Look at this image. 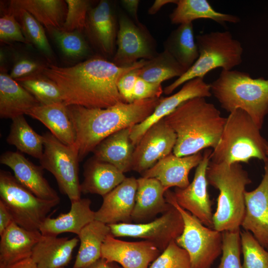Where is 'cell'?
<instances>
[{"mask_svg": "<svg viewBox=\"0 0 268 268\" xmlns=\"http://www.w3.org/2000/svg\"><path fill=\"white\" fill-rule=\"evenodd\" d=\"M44 151L39 159L41 166L55 178L60 191L70 202L80 200L78 150L76 144L67 145L50 132L43 134Z\"/></svg>", "mask_w": 268, "mask_h": 268, "instance_id": "30bf717a", "label": "cell"}, {"mask_svg": "<svg viewBox=\"0 0 268 268\" xmlns=\"http://www.w3.org/2000/svg\"><path fill=\"white\" fill-rule=\"evenodd\" d=\"M161 253L148 241H125L111 233L103 244L101 258L117 263L123 268H148Z\"/></svg>", "mask_w": 268, "mask_h": 268, "instance_id": "9a60e30c", "label": "cell"}, {"mask_svg": "<svg viewBox=\"0 0 268 268\" xmlns=\"http://www.w3.org/2000/svg\"><path fill=\"white\" fill-rule=\"evenodd\" d=\"M79 242L77 237L69 239L42 234L31 258L39 268H65L70 263Z\"/></svg>", "mask_w": 268, "mask_h": 268, "instance_id": "cb8c5ba5", "label": "cell"}, {"mask_svg": "<svg viewBox=\"0 0 268 268\" xmlns=\"http://www.w3.org/2000/svg\"><path fill=\"white\" fill-rule=\"evenodd\" d=\"M163 92L162 84L150 82L139 77L134 89V101L159 98Z\"/></svg>", "mask_w": 268, "mask_h": 268, "instance_id": "ee69618b", "label": "cell"}, {"mask_svg": "<svg viewBox=\"0 0 268 268\" xmlns=\"http://www.w3.org/2000/svg\"><path fill=\"white\" fill-rule=\"evenodd\" d=\"M186 70L167 51L164 50L139 68V77L152 83L162 84L165 80L182 76Z\"/></svg>", "mask_w": 268, "mask_h": 268, "instance_id": "e575fe53", "label": "cell"}, {"mask_svg": "<svg viewBox=\"0 0 268 268\" xmlns=\"http://www.w3.org/2000/svg\"><path fill=\"white\" fill-rule=\"evenodd\" d=\"M164 50L187 71L199 55L193 23L180 24L173 30L164 43Z\"/></svg>", "mask_w": 268, "mask_h": 268, "instance_id": "d6a6232c", "label": "cell"}, {"mask_svg": "<svg viewBox=\"0 0 268 268\" xmlns=\"http://www.w3.org/2000/svg\"><path fill=\"white\" fill-rule=\"evenodd\" d=\"M212 95L210 84L203 78L191 79L184 84L177 92L167 97H161L151 115L141 123L130 128V138L135 145L151 126L163 119L184 102L195 97H208Z\"/></svg>", "mask_w": 268, "mask_h": 268, "instance_id": "2e32d148", "label": "cell"}, {"mask_svg": "<svg viewBox=\"0 0 268 268\" xmlns=\"http://www.w3.org/2000/svg\"><path fill=\"white\" fill-rule=\"evenodd\" d=\"M0 236V268H8L31 257L42 234L39 231L25 229L13 222Z\"/></svg>", "mask_w": 268, "mask_h": 268, "instance_id": "7402d4cb", "label": "cell"}, {"mask_svg": "<svg viewBox=\"0 0 268 268\" xmlns=\"http://www.w3.org/2000/svg\"><path fill=\"white\" fill-rule=\"evenodd\" d=\"M202 157L203 154L201 152L182 157L172 153L143 172L141 175L143 177L157 179L166 191L172 187L185 188L190 184V171L198 166Z\"/></svg>", "mask_w": 268, "mask_h": 268, "instance_id": "ffe728a7", "label": "cell"}, {"mask_svg": "<svg viewBox=\"0 0 268 268\" xmlns=\"http://www.w3.org/2000/svg\"><path fill=\"white\" fill-rule=\"evenodd\" d=\"M30 93L40 105H47L63 102L57 85L42 72L15 79Z\"/></svg>", "mask_w": 268, "mask_h": 268, "instance_id": "d590c367", "label": "cell"}, {"mask_svg": "<svg viewBox=\"0 0 268 268\" xmlns=\"http://www.w3.org/2000/svg\"><path fill=\"white\" fill-rule=\"evenodd\" d=\"M149 268H191V265L187 252L173 241L151 264Z\"/></svg>", "mask_w": 268, "mask_h": 268, "instance_id": "60d3db41", "label": "cell"}, {"mask_svg": "<svg viewBox=\"0 0 268 268\" xmlns=\"http://www.w3.org/2000/svg\"><path fill=\"white\" fill-rule=\"evenodd\" d=\"M121 3L123 8L130 15V17L136 23H140L138 18V8L139 1L138 0H122Z\"/></svg>", "mask_w": 268, "mask_h": 268, "instance_id": "7dc6e473", "label": "cell"}, {"mask_svg": "<svg viewBox=\"0 0 268 268\" xmlns=\"http://www.w3.org/2000/svg\"><path fill=\"white\" fill-rule=\"evenodd\" d=\"M81 193L96 194L103 197L126 178L124 173L114 165L95 158L84 166Z\"/></svg>", "mask_w": 268, "mask_h": 268, "instance_id": "83f0119b", "label": "cell"}, {"mask_svg": "<svg viewBox=\"0 0 268 268\" xmlns=\"http://www.w3.org/2000/svg\"><path fill=\"white\" fill-rule=\"evenodd\" d=\"M131 70L119 80L118 88L123 101L126 103L134 102V92L136 81L139 77V68Z\"/></svg>", "mask_w": 268, "mask_h": 268, "instance_id": "bcb514c9", "label": "cell"}, {"mask_svg": "<svg viewBox=\"0 0 268 268\" xmlns=\"http://www.w3.org/2000/svg\"><path fill=\"white\" fill-rule=\"evenodd\" d=\"M263 161L265 172L261 183L254 190L245 192L241 226L268 250V156Z\"/></svg>", "mask_w": 268, "mask_h": 268, "instance_id": "e0dca14e", "label": "cell"}, {"mask_svg": "<svg viewBox=\"0 0 268 268\" xmlns=\"http://www.w3.org/2000/svg\"><path fill=\"white\" fill-rule=\"evenodd\" d=\"M91 200L87 198L71 202L68 212L55 218L47 217L41 225L40 232L48 236H58L65 232L78 235L84 227L95 220V211L91 208Z\"/></svg>", "mask_w": 268, "mask_h": 268, "instance_id": "d4e9b609", "label": "cell"}, {"mask_svg": "<svg viewBox=\"0 0 268 268\" xmlns=\"http://www.w3.org/2000/svg\"><path fill=\"white\" fill-rule=\"evenodd\" d=\"M85 29L103 54L114 55L118 31L114 10L109 1L100 0L95 7L90 8Z\"/></svg>", "mask_w": 268, "mask_h": 268, "instance_id": "44dd1931", "label": "cell"}, {"mask_svg": "<svg viewBox=\"0 0 268 268\" xmlns=\"http://www.w3.org/2000/svg\"><path fill=\"white\" fill-rule=\"evenodd\" d=\"M50 31L65 56L77 59L87 56L89 54V47L80 31L68 32L61 29H53Z\"/></svg>", "mask_w": 268, "mask_h": 268, "instance_id": "74e56055", "label": "cell"}, {"mask_svg": "<svg viewBox=\"0 0 268 268\" xmlns=\"http://www.w3.org/2000/svg\"></svg>", "mask_w": 268, "mask_h": 268, "instance_id": "11a10c76", "label": "cell"}, {"mask_svg": "<svg viewBox=\"0 0 268 268\" xmlns=\"http://www.w3.org/2000/svg\"><path fill=\"white\" fill-rule=\"evenodd\" d=\"M108 224L94 220L77 235L80 245L72 268H86L101 258L103 244L111 234Z\"/></svg>", "mask_w": 268, "mask_h": 268, "instance_id": "4dcf8cb0", "label": "cell"}, {"mask_svg": "<svg viewBox=\"0 0 268 268\" xmlns=\"http://www.w3.org/2000/svg\"><path fill=\"white\" fill-rule=\"evenodd\" d=\"M26 115L42 123L56 138L65 144H75V132L67 106L64 102L40 105L29 110Z\"/></svg>", "mask_w": 268, "mask_h": 268, "instance_id": "484cf974", "label": "cell"}, {"mask_svg": "<svg viewBox=\"0 0 268 268\" xmlns=\"http://www.w3.org/2000/svg\"><path fill=\"white\" fill-rule=\"evenodd\" d=\"M6 142L21 152L41 159L44 151V137L37 133L28 124L24 115L11 119Z\"/></svg>", "mask_w": 268, "mask_h": 268, "instance_id": "836d02e7", "label": "cell"}, {"mask_svg": "<svg viewBox=\"0 0 268 268\" xmlns=\"http://www.w3.org/2000/svg\"><path fill=\"white\" fill-rule=\"evenodd\" d=\"M206 177L208 184L219 191L213 228L221 232L240 228L245 213L246 187L252 183L248 172L240 163L209 161Z\"/></svg>", "mask_w": 268, "mask_h": 268, "instance_id": "277c9868", "label": "cell"}, {"mask_svg": "<svg viewBox=\"0 0 268 268\" xmlns=\"http://www.w3.org/2000/svg\"><path fill=\"white\" fill-rule=\"evenodd\" d=\"M176 134L173 153L182 157L203 149H214L220 139L226 118L204 97L189 99L163 118Z\"/></svg>", "mask_w": 268, "mask_h": 268, "instance_id": "3957f363", "label": "cell"}, {"mask_svg": "<svg viewBox=\"0 0 268 268\" xmlns=\"http://www.w3.org/2000/svg\"><path fill=\"white\" fill-rule=\"evenodd\" d=\"M176 134L162 119L144 133L135 145L132 170L142 173L160 160L172 153Z\"/></svg>", "mask_w": 268, "mask_h": 268, "instance_id": "4fadbf2b", "label": "cell"}, {"mask_svg": "<svg viewBox=\"0 0 268 268\" xmlns=\"http://www.w3.org/2000/svg\"><path fill=\"white\" fill-rule=\"evenodd\" d=\"M45 66L26 58H21L15 63L9 76L13 79L41 73Z\"/></svg>", "mask_w": 268, "mask_h": 268, "instance_id": "f6af8a7d", "label": "cell"}, {"mask_svg": "<svg viewBox=\"0 0 268 268\" xmlns=\"http://www.w3.org/2000/svg\"></svg>", "mask_w": 268, "mask_h": 268, "instance_id": "db71d44e", "label": "cell"}, {"mask_svg": "<svg viewBox=\"0 0 268 268\" xmlns=\"http://www.w3.org/2000/svg\"><path fill=\"white\" fill-rule=\"evenodd\" d=\"M9 8L25 10L49 30L61 29L67 12V3L61 0H12Z\"/></svg>", "mask_w": 268, "mask_h": 268, "instance_id": "1f68e13d", "label": "cell"}, {"mask_svg": "<svg viewBox=\"0 0 268 268\" xmlns=\"http://www.w3.org/2000/svg\"><path fill=\"white\" fill-rule=\"evenodd\" d=\"M260 130L245 111L237 109L230 113L210 161L231 164L248 163L253 158L264 161L268 157V141Z\"/></svg>", "mask_w": 268, "mask_h": 268, "instance_id": "8992f818", "label": "cell"}, {"mask_svg": "<svg viewBox=\"0 0 268 268\" xmlns=\"http://www.w3.org/2000/svg\"><path fill=\"white\" fill-rule=\"evenodd\" d=\"M166 201L181 213L184 222L181 234L175 240L188 253L191 268H210L222 254V232L203 225L197 217L181 207L176 201L173 192L166 191Z\"/></svg>", "mask_w": 268, "mask_h": 268, "instance_id": "ba28073f", "label": "cell"}, {"mask_svg": "<svg viewBox=\"0 0 268 268\" xmlns=\"http://www.w3.org/2000/svg\"><path fill=\"white\" fill-rule=\"evenodd\" d=\"M146 60L127 66L95 58L69 67L46 66L42 73L58 86L66 106L106 108L124 102L118 88L120 79L129 71L141 67Z\"/></svg>", "mask_w": 268, "mask_h": 268, "instance_id": "6da1fadb", "label": "cell"}, {"mask_svg": "<svg viewBox=\"0 0 268 268\" xmlns=\"http://www.w3.org/2000/svg\"><path fill=\"white\" fill-rule=\"evenodd\" d=\"M176 4L169 16L174 24L193 23L199 19H210L221 25L240 21L236 15L216 11L207 0H178Z\"/></svg>", "mask_w": 268, "mask_h": 268, "instance_id": "f546056e", "label": "cell"}, {"mask_svg": "<svg viewBox=\"0 0 268 268\" xmlns=\"http://www.w3.org/2000/svg\"><path fill=\"white\" fill-rule=\"evenodd\" d=\"M13 222L10 213L4 204L0 201V235Z\"/></svg>", "mask_w": 268, "mask_h": 268, "instance_id": "c3c4849f", "label": "cell"}, {"mask_svg": "<svg viewBox=\"0 0 268 268\" xmlns=\"http://www.w3.org/2000/svg\"><path fill=\"white\" fill-rule=\"evenodd\" d=\"M178 0H156L148 10L149 14L153 15L157 13L163 6L169 4H176Z\"/></svg>", "mask_w": 268, "mask_h": 268, "instance_id": "f907efd6", "label": "cell"}, {"mask_svg": "<svg viewBox=\"0 0 268 268\" xmlns=\"http://www.w3.org/2000/svg\"><path fill=\"white\" fill-rule=\"evenodd\" d=\"M171 205L167 211L151 222L109 224L111 233L115 237H130L148 241L162 252L176 240L184 228L181 213Z\"/></svg>", "mask_w": 268, "mask_h": 268, "instance_id": "8fae6325", "label": "cell"}, {"mask_svg": "<svg viewBox=\"0 0 268 268\" xmlns=\"http://www.w3.org/2000/svg\"><path fill=\"white\" fill-rule=\"evenodd\" d=\"M161 98L136 100L130 103L121 102L106 108L67 106L75 132L79 162L109 136L146 119Z\"/></svg>", "mask_w": 268, "mask_h": 268, "instance_id": "7a4b0ae2", "label": "cell"}, {"mask_svg": "<svg viewBox=\"0 0 268 268\" xmlns=\"http://www.w3.org/2000/svg\"><path fill=\"white\" fill-rule=\"evenodd\" d=\"M240 232V228L222 232V256L217 268H243Z\"/></svg>", "mask_w": 268, "mask_h": 268, "instance_id": "ab89813d", "label": "cell"}, {"mask_svg": "<svg viewBox=\"0 0 268 268\" xmlns=\"http://www.w3.org/2000/svg\"><path fill=\"white\" fill-rule=\"evenodd\" d=\"M212 150L206 149L197 167L192 182L185 188H176L173 195L177 203L205 226L213 228L211 201L207 191L206 171Z\"/></svg>", "mask_w": 268, "mask_h": 268, "instance_id": "5bb4252c", "label": "cell"}, {"mask_svg": "<svg viewBox=\"0 0 268 268\" xmlns=\"http://www.w3.org/2000/svg\"><path fill=\"white\" fill-rule=\"evenodd\" d=\"M199 57L182 76L167 86L163 92L171 94L186 82L196 78H203L209 71L218 67L230 70L242 62L243 48L228 31L199 34L196 38Z\"/></svg>", "mask_w": 268, "mask_h": 268, "instance_id": "52a82bcc", "label": "cell"}, {"mask_svg": "<svg viewBox=\"0 0 268 268\" xmlns=\"http://www.w3.org/2000/svg\"><path fill=\"white\" fill-rule=\"evenodd\" d=\"M86 268H123L118 263L101 258Z\"/></svg>", "mask_w": 268, "mask_h": 268, "instance_id": "681fc988", "label": "cell"}, {"mask_svg": "<svg viewBox=\"0 0 268 268\" xmlns=\"http://www.w3.org/2000/svg\"><path fill=\"white\" fill-rule=\"evenodd\" d=\"M0 163L9 167L16 180L38 198L47 201L60 198L44 176L43 168L17 151H8L0 157Z\"/></svg>", "mask_w": 268, "mask_h": 268, "instance_id": "ac0fdd59", "label": "cell"}, {"mask_svg": "<svg viewBox=\"0 0 268 268\" xmlns=\"http://www.w3.org/2000/svg\"><path fill=\"white\" fill-rule=\"evenodd\" d=\"M8 268H39L36 264L30 257L18 262Z\"/></svg>", "mask_w": 268, "mask_h": 268, "instance_id": "816d5d0a", "label": "cell"}, {"mask_svg": "<svg viewBox=\"0 0 268 268\" xmlns=\"http://www.w3.org/2000/svg\"><path fill=\"white\" fill-rule=\"evenodd\" d=\"M165 189L155 178L137 179V190L132 220L143 223L165 212L171 206L165 198Z\"/></svg>", "mask_w": 268, "mask_h": 268, "instance_id": "603a6c76", "label": "cell"}, {"mask_svg": "<svg viewBox=\"0 0 268 268\" xmlns=\"http://www.w3.org/2000/svg\"><path fill=\"white\" fill-rule=\"evenodd\" d=\"M67 12L62 30L71 32L85 29L90 2L86 0H66Z\"/></svg>", "mask_w": 268, "mask_h": 268, "instance_id": "b9f144b4", "label": "cell"}, {"mask_svg": "<svg viewBox=\"0 0 268 268\" xmlns=\"http://www.w3.org/2000/svg\"><path fill=\"white\" fill-rule=\"evenodd\" d=\"M20 24L25 37L49 59L53 56L51 46L42 25L30 13L22 9L9 8Z\"/></svg>", "mask_w": 268, "mask_h": 268, "instance_id": "8d00e7d4", "label": "cell"}, {"mask_svg": "<svg viewBox=\"0 0 268 268\" xmlns=\"http://www.w3.org/2000/svg\"><path fill=\"white\" fill-rule=\"evenodd\" d=\"M137 179L127 178L103 197L100 207L95 213V220L106 224L132 223Z\"/></svg>", "mask_w": 268, "mask_h": 268, "instance_id": "d6986e66", "label": "cell"}, {"mask_svg": "<svg viewBox=\"0 0 268 268\" xmlns=\"http://www.w3.org/2000/svg\"><path fill=\"white\" fill-rule=\"evenodd\" d=\"M210 86L221 108L229 113L237 109L245 111L261 129L268 114V79L254 78L245 72L222 70Z\"/></svg>", "mask_w": 268, "mask_h": 268, "instance_id": "5b68a950", "label": "cell"}, {"mask_svg": "<svg viewBox=\"0 0 268 268\" xmlns=\"http://www.w3.org/2000/svg\"><path fill=\"white\" fill-rule=\"evenodd\" d=\"M0 40L5 43L19 42L29 44L17 19L9 12L0 18Z\"/></svg>", "mask_w": 268, "mask_h": 268, "instance_id": "7bdbcfd3", "label": "cell"}, {"mask_svg": "<svg viewBox=\"0 0 268 268\" xmlns=\"http://www.w3.org/2000/svg\"><path fill=\"white\" fill-rule=\"evenodd\" d=\"M37 99L9 75L0 74V117L13 119L40 105Z\"/></svg>", "mask_w": 268, "mask_h": 268, "instance_id": "f1b7e54d", "label": "cell"}, {"mask_svg": "<svg viewBox=\"0 0 268 268\" xmlns=\"http://www.w3.org/2000/svg\"><path fill=\"white\" fill-rule=\"evenodd\" d=\"M0 201L10 213L13 222L32 231H39L48 214L60 201L38 198L9 172L3 170L0 171Z\"/></svg>", "mask_w": 268, "mask_h": 268, "instance_id": "9c48e42d", "label": "cell"}, {"mask_svg": "<svg viewBox=\"0 0 268 268\" xmlns=\"http://www.w3.org/2000/svg\"><path fill=\"white\" fill-rule=\"evenodd\" d=\"M267 156H268V150L267 151Z\"/></svg>", "mask_w": 268, "mask_h": 268, "instance_id": "f5cc1de1", "label": "cell"}, {"mask_svg": "<svg viewBox=\"0 0 268 268\" xmlns=\"http://www.w3.org/2000/svg\"><path fill=\"white\" fill-rule=\"evenodd\" d=\"M130 128L118 131L102 141L92 152L93 157L114 165L124 173L132 170L135 146L130 138Z\"/></svg>", "mask_w": 268, "mask_h": 268, "instance_id": "4316f807", "label": "cell"}, {"mask_svg": "<svg viewBox=\"0 0 268 268\" xmlns=\"http://www.w3.org/2000/svg\"><path fill=\"white\" fill-rule=\"evenodd\" d=\"M118 23L117 49L113 61L115 64L130 66L141 60L151 59L158 54L153 38L142 23L135 22L122 12Z\"/></svg>", "mask_w": 268, "mask_h": 268, "instance_id": "7c38bea8", "label": "cell"}, {"mask_svg": "<svg viewBox=\"0 0 268 268\" xmlns=\"http://www.w3.org/2000/svg\"><path fill=\"white\" fill-rule=\"evenodd\" d=\"M243 268H268V251L247 231L240 232Z\"/></svg>", "mask_w": 268, "mask_h": 268, "instance_id": "f35d334b", "label": "cell"}]
</instances>
